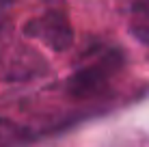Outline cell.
Segmentation results:
<instances>
[{"mask_svg": "<svg viewBox=\"0 0 149 147\" xmlns=\"http://www.w3.org/2000/svg\"><path fill=\"white\" fill-rule=\"evenodd\" d=\"M121 65H123L121 50H117V48L106 50L95 61H91L86 65H80L67 78L65 91H67L71 98H80V100L100 95L102 91L108 87L110 78L121 69Z\"/></svg>", "mask_w": 149, "mask_h": 147, "instance_id": "cell-1", "label": "cell"}, {"mask_svg": "<svg viewBox=\"0 0 149 147\" xmlns=\"http://www.w3.org/2000/svg\"><path fill=\"white\" fill-rule=\"evenodd\" d=\"M24 35L35 41H41L54 52H65L74 45V26L65 9H48L37 17H30L24 24Z\"/></svg>", "mask_w": 149, "mask_h": 147, "instance_id": "cell-2", "label": "cell"}, {"mask_svg": "<svg viewBox=\"0 0 149 147\" xmlns=\"http://www.w3.org/2000/svg\"><path fill=\"white\" fill-rule=\"evenodd\" d=\"M30 141V130L17 121L0 117V147H19Z\"/></svg>", "mask_w": 149, "mask_h": 147, "instance_id": "cell-3", "label": "cell"}, {"mask_svg": "<svg viewBox=\"0 0 149 147\" xmlns=\"http://www.w3.org/2000/svg\"><path fill=\"white\" fill-rule=\"evenodd\" d=\"M130 33L136 41H141L143 45L149 48V17L134 13V20L130 22Z\"/></svg>", "mask_w": 149, "mask_h": 147, "instance_id": "cell-4", "label": "cell"}, {"mask_svg": "<svg viewBox=\"0 0 149 147\" xmlns=\"http://www.w3.org/2000/svg\"><path fill=\"white\" fill-rule=\"evenodd\" d=\"M132 9H134L136 15H145V17H149V0H138Z\"/></svg>", "mask_w": 149, "mask_h": 147, "instance_id": "cell-5", "label": "cell"}]
</instances>
